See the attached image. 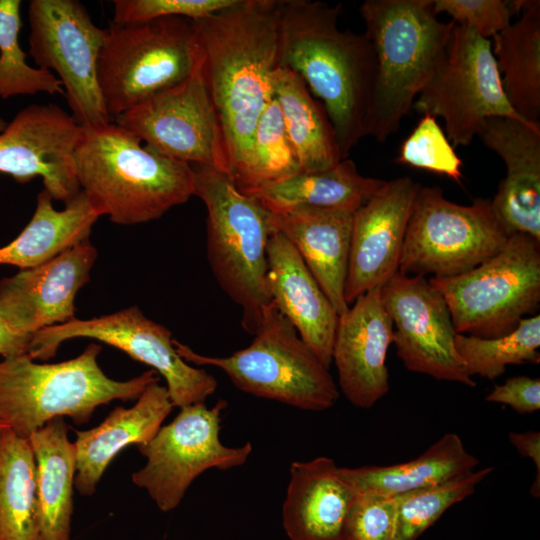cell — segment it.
I'll use <instances>...</instances> for the list:
<instances>
[{
    "label": "cell",
    "instance_id": "obj_1",
    "mask_svg": "<svg viewBox=\"0 0 540 540\" xmlns=\"http://www.w3.org/2000/svg\"><path fill=\"white\" fill-rule=\"evenodd\" d=\"M283 0H236L192 20L199 72L220 130L225 172L234 182L251 150L256 124L273 98Z\"/></svg>",
    "mask_w": 540,
    "mask_h": 540
},
{
    "label": "cell",
    "instance_id": "obj_2",
    "mask_svg": "<svg viewBox=\"0 0 540 540\" xmlns=\"http://www.w3.org/2000/svg\"><path fill=\"white\" fill-rule=\"evenodd\" d=\"M342 13V4L283 0L279 66L297 73L321 99L343 160L366 137L376 58L364 33L339 29Z\"/></svg>",
    "mask_w": 540,
    "mask_h": 540
},
{
    "label": "cell",
    "instance_id": "obj_3",
    "mask_svg": "<svg viewBox=\"0 0 540 540\" xmlns=\"http://www.w3.org/2000/svg\"><path fill=\"white\" fill-rule=\"evenodd\" d=\"M141 142L114 122L81 127L73 155L75 177L100 216L116 224L159 219L194 195L192 166Z\"/></svg>",
    "mask_w": 540,
    "mask_h": 540
},
{
    "label": "cell",
    "instance_id": "obj_4",
    "mask_svg": "<svg viewBox=\"0 0 540 540\" xmlns=\"http://www.w3.org/2000/svg\"><path fill=\"white\" fill-rule=\"evenodd\" d=\"M359 13L376 58L366 136L382 143L441 62L455 23L438 19L433 0H366Z\"/></svg>",
    "mask_w": 540,
    "mask_h": 540
},
{
    "label": "cell",
    "instance_id": "obj_5",
    "mask_svg": "<svg viewBox=\"0 0 540 540\" xmlns=\"http://www.w3.org/2000/svg\"><path fill=\"white\" fill-rule=\"evenodd\" d=\"M101 346L90 343L75 358L36 363L28 354L0 361V422L19 437L57 417L88 423L100 405L137 399L160 377L153 369L125 381L109 378L98 364Z\"/></svg>",
    "mask_w": 540,
    "mask_h": 540
},
{
    "label": "cell",
    "instance_id": "obj_6",
    "mask_svg": "<svg viewBox=\"0 0 540 540\" xmlns=\"http://www.w3.org/2000/svg\"><path fill=\"white\" fill-rule=\"evenodd\" d=\"M194 195L207 209V258L225 294L242 309L241 325L254 335L263 308L271 301L266 283L270 213L255 198L240 193L223 172L190 164Z\"/></svg>",
    "mask_w": 540,
    "mask_h": 540
},
{
    "label": "cell",
    "instance_id": "obj_7",
    "mask_svg": "<svg viewBox=\"0 0 540 540\" xmlns=\"http://www.w3.org/2000/svg\"><path fill=\"white\" fill-rule=\"evenodd\" d=\"M173 342L186 362L217 367L236 388L259 398L322 411L331 408L340 395L329 368L272 301L263 308L252 342L230 356H205L175 339Z\"/></svg>",
    "mask_w": 540,
    "mask_h": 540
},
{
    "label": "cell",
    "instance_id": "obj_8",
    "mask_svg": "<svg viewBox=\"0 0 540 540\" xmlns=\"http://www.w3.org/2000/svg\"><path fill=\"white\" fill-rule=\"evenodd\" d=\"M194 64L192 20L111 21L97 60V83L109 117L114 121L151 95L178 84Z\"/></svg>",
    "mask_w": 540,
    "mask_h": 540
},
{
    "label": "cell",
    "instance_id": "obj_9",
    "mask_svg": "<svg viewBox=\"0 0 540 540\" xmlns=\"http://www.w3.org/2000/svg\"><path fill=\"white\" fill-rule=\"evenodd\" d=\"M429 282L442 294L456 333L495 338L513 331L540 305V241L510 235L474 269Z\"/></svg>",
    "mask_w": 540,
    "mask_h": 540
},
{
    "label": "cell",
    "instance_id": "obj_10",
    "mask_svg": "<svg viewBox=\"0 0 540 540\" xmlns=\"http://www.w3.org/2000/svg\"><path fill=\"white\" fill-rule=\"evenodd\" d=\"M508 235L491 202L460 205L441 188L420 186L409 217L398 271L451 277L470 271L497 254Z\"/></svg>",
    "mask_w": 540,
    "mask_h": 540
},
{
    "label": "cell",
    "instance_id": "obj_11",
    "mask_svg": "<svg viewBox=\"0 0 540 540\" xmlns=\"http://www.w3.org/2000/svg\"><path fill=\"white\" fill-rule=\"evenodd\" d=\"M412 108L440 117L454 148L469 145L491 117L530 123L515 112L504 93L491 40L457 24L441 62Z\"/></svg>",
    "mask_w": 540,
    "mask_h": 540
},
{
    "label": "cell",
    "instance_id": "obj_12",
    "mask_svg": "<svg viewBox=\"0 0 540 540\" xmlns=\"http://www.w3.org/2000/svg\"><path fill=\"white\" fill-rule=\"evenodd\" d=\"M227 405L221 399L211 408L205 403L184 406L150 441L137 446L146 464L132 474V482L146 490L161 511L175 509L206 470H228L246 463L253 450L250 442L228 447L220 440Z\"/></svg>",
    "mask_w": 540,
    "mask_h": 540
},
{
    "label": "cell",
    "instance_id": "obj_13",
    "mask_svg": "<svg viewBox=\"0 0 540 540\" xmlns=\"http://www.w3.org/2000/svg\"><path fill=\"white\" fill-rule=\"evenodd\" d=\"M80 337L111 345L151 367L164 378L174 407L205 403L217 389L214 376L180 357L171 331L136 306L44 328L33 335L27 354L33 360H48L63 342Z\"/></svg>",
    "mask_w": 540,
    "mask_h": 540
},
{
    "label": "cell",
    "instance_id": "obj_14",
    "mask_svg": "<svg viewBox=\"0 0 540 540\" xmlns=\"http://www.w3.org/2000/svg\"><path fill=\"white\" fill-rule=\"evenodd\" d=\"M29 52L41 69L54 70L71 116L81 127L112 123L97 83V60L106 37L77 0H31Z\"/></svg>",
    "mask_w": 540,
    "mask_h": 540
},
{
    "label": "cell",
    "instance_id": "obj_15",
    "mask_svg": "<svg viewBox=\"0 0 540 540\" xmlns=\"http://www.w3.org/2000/svg\"><path fill=\"white\" fill-rule=\"evenodd\" d=\"M113 122L156 153L225 172L220 130L196 54L194 67L184 80L151 95Z\"/></svg>",
    "mask_w": 540,
    "mask_h": 540
},
{
    "label": "cell",
    "instance_id": "obj_16",
    "mask_svg": "<svg viewBox=\"0 0 540 540\" xmlns=\"http://www.w3.org/2000/svg\"><path fill=\"white\" fill-rule=\"evenodd\" d=\"M381 298L393 323L392 344L407 370L476 386L456 350L445 299L429 280L397 271L381 286Z\"/></svg>",
    "mask_w": 540,
    "mask_h": 540
},
{
    "label": "cell",
    "instance_id": "obj_17",
    "mask_svg": "<svg viewBox=\"0 0 540 540\" xmlns=\"http://www.w3.org/2000/svg\"><path fill=\"white\" fill-rule=\"evenodd\" d=\"M80 135L81 126L58 105H29L0 133V173L19 183L39 176L53 200L66 204L81 191L73 166Z\"/></svg>",
    "mask_w": 540,
    "mask_h": 540
},
{
    "label": "cell",
    "instance_id": "obj_18",
    "mask_svg": "<svg viewBox=\"0 0 540 540\" xmlns=\"http://www.w3.org/2000/svg\"><path fill=\"white\" fill-rule=\"evenodd\" d=\"M420 186L408 176L385 181L355 212L344 290L348 306L365 292L382 286L398 271Z\"/></svg>",
    "mask_w": 540,
    "mask_h": 540
},
{
    "label": "cell",
    "instance_id": "obj_19",
    "mask_svg": "<svg viewBox=\"0 0 540 540\" xmlns=\"http://www.w3.org/2000/svg\"><path fill=\"white\" fill-rule=\"evenodd\" d=\"M97 250L86 240L34 268L0 281V310L20 331H38L75 319V299L89 281Z\"/></svg>",
    "mask_w": 540,
    "mask_h": 540
},
{
    "label": "cell",
    "instance_id": "obj_20",
    "mask_svg": "<svg viewBox=\"0 0 540 540\" xmlns=\"http://www.w3.org/2000/svg\"><path fill=\"white\" fill-rule=\"evenodd\" d=\"M339 316L332 361L345 398L368 409L389 391L386 358L393 343V323L386 311L381 286L360 295Z\"/></svg>",
    "mask_w": 540,
    "mask_h": 540
},
{
    "label": "cell",
    "instance_id": "obj_21",
    "mask_svg": "<svg viewBox=\"0 0 540 540\" xmlns=\"http://www.w3.org/2000/svg\"><path fill=\"white\" fill-rule=\"evenodd\" d=\"M477 137L506 167L490 201L501 227L508 236L527 234L540 241V125L491 117Z\"/></svg>",
    "mask_w": 540,
    "mask_h": 540
},
{
    "label": "cell",
    "instance_id": "obj_22",
    "mask_svg": "<svg viewBox=\"0 0 540 540\" xmlns=\"http://www.w3.org/2000/svg\"><path fill=\"white\" fill-rule=\"evenodd\" d=\"M267 290L279 312L329 368L338 314L293 244L271 228L267 242Z\"/></svg>",
    "mask_w": 540,
    "mask_h": 540
},
{
    "label": "cell",
    "instance_id": "obj_23",
    "mask_svg": "<svg viewBox=\"0 0 540 540\" xmlns=\"http://www.w3.org/2000/svg\"><path fill=\"white\" fill-rule=\"evenodd\" d=\"M357 491L326 456L294 461L282 507L291 540H346L347 518Z\"/></svg>",
    "mask_w": 540,
    "mask_h": 540
},
{
    "label": "cell",
    "instance_id": "obj_24",
    "mask_svg": "<svg viewBox=\"0 0 540 540\" xmlns=\"http://www.w3.org/2000/svg\"><path fill=\"white\" fill-rule=\"evenodd\" d=\"M270 213V225L296 248L338 316L349 308L344 290L355 212L296 206Z\"/></svg>",
    "mask_w": 540,
    "mask_h": 540
},
{
    "label": "cell",
    "instance_id": "obj_25",
    "mask_svg": "<svg viewBox=\"0 0 540 540\" xmlns=\"http://www.w3.org/2000/svg\"><path fill=\"white\" fill-rule=\"evenodd\" d=\"M168 390L159 382L148 385L130 408L118 406L96 427L75 431L74 487L92 496L113 458L124 448L150 441L173 409Z\"/></svg>",
    "mask_w": 540,
    "mask_h": 540
},
{
    "label": "cell",
    "instance_id": "obj_26",
    "mask_svg": "<svg viewBox=\"0 0 540 540\" xmlns=\"http://www.w3.org/2000/svg\"><path fill=\"white\" fill-rule=\"evenodd\" d=\"M64 417L47 422L28 438L36 462L42 540H71L76 449Z\"/></svg>",
    "mask_w": 540,
    "mask_h": 540
},
{
    "label": "cell",
    "instance_id": "obj_27",
    "mask_svg": "<svg viewBox=\"0 0 540 540\" xmlns=\"http://www.w3.org/2000/svg\"><path fill=\"white\" fill-rule=\"evenodd\" d=\"M52 200L43 188L29 223L12 242L0 248V265L20 270L34 268L89 240L100 214L86 195L80 191L62 210L55 209Z\"/></svg>",
    "mask_w": 540,
    "mask_h": 540
},
{
    "label": "cell",
    "instance_id": "obj_28",
    "mask_svg": "<svg viewBox=\"0 0 540 540\" xmlns=\"http://www.w3.org/2000/svg\"><path fill=\"white\" fill-rule=\"evenodd\" d=\"M478 464L459 435L449 432L413 460L387 466L341 467V472L357 493L399 496L466 476Z\"/></svg>",
    "mask_w": 540,
    "mask_h": 540
},
{
    "label": "cell",
    "instance_id": "obj_29",
    "mask_svg": "<svg viewBox=\"0 0 540 540\" xmlns=\"http://www.w3.org/2000/svg\"><path fill=\"white\" fill-rule=\"evenodd\" d=\"M514 2L520 17L491 39L492 53L510 105L540 125V1Z\"/></svg>",
    "mask_w": 540,
    "mask_h": 540
},
{
    "label": "cell",
    "instance_id": "obj_30",
    "mask_svg": "<svg viewBox=\"0 0 540 540\" xmlns=\"http://www.w3.org/2000/svg\"><path fill=\"white\" fill-rule=\"evenodd\" d=\"M277 101L302 172L330 169L341 160L336 134L327 112L294 71L279 66L273 75Z\"/></svg>",
    "mask_w": 540,
    "mask_h": 540
},
{
    "label": "cell",
    "instance_id": "obj_31",
    "mask_svg": "<svg viewBox=\"0 0 540 540\" xmlns=\"http://www.w3.org/2000/svg\"><path fill=\"white\" fill-rule=\"evenodd\" d=\"M385 183L361 175L355 163L341 160L317 172H300L250 195L269 212L296 206L342 209L356 212Z\"/></svg>",
    "mask_w": 540,
    "mask_h": 540
},
{
    "label": "cell",
    "instance_id": "obj_32",
    "mask_svg": "<svg viewBox=\"0 0 540 540\" xmlns=\"http://www.w3.org/2000/svg\"><path fill=\"white\" fill-rule=\"evenodd\" d=\"M0 540H42L34 453L10 428L0 438Z\"/></svg>",
    "mask_w": 540,
    "mask_h": 540
},
{
    "label": "cell",
    "instance_id": "obj_33",
    "mask_svg": "<svg viewBox=\"0 0 540 540\" xmlns=\"http://www.w3.org/2000/svg\"><path fill=\"white\" fill-rule=\"evenodd\" d=\"M300 172L297 154L273 96L256 124L246 165L232 183L240 193L250 196Z\"/></svg>",
    "mask_w": 540,
    "mask_h": 540
},
{
    "label": "cell",
    "instance_id": "obj_34",
    "mask_svg": "<svg viewBox=\"0 0 540 540\" xmlns=\"http://www.w3.org/2000/svg\"><path fill=\"white\" fill-rule=\"evenodd\" d=\"M455 347L467 374L494 380L502 376L508 365L540 362V315L525 317L510 333L481 338L455 335Z\"/></svg>",
    "mask_w": 540,
    "mask_h": 540
},
{
    "label": "cell",
    "instance_id": "obj_35",
    "mask_svg": "<svg viewBox=\"0 0 540 540\" xmlns=\"http://www.w3.org/2000/svg\"><path fill=\"white\" fill-rule=\"evenodd\" d=\"M21 1L0 0V97L56 93L64 95L61 81L51 71L26 63L19 44Z\"/></svg>",
    "mask_w": 540,
    "mask_h": 540
},
{
    "label": "cell",
    "instance_id": "obj_36",
    "mask_svg": "<svg viewBox=\"0 0 540 540\" xmlns=\"http://www.w3.org/2000/svg\"><path fill=\"white\" fill-rule=\"evenodd\" d=\"M492 470H474L461 478L399 495L394 540H417L447 509L472 495Z\"/></svg>",
    "mask_w": 540,
    "mask_h": 540
},
{
    "label": "cell",
    "instance_id": "obj_37",
    "mask_svg": "<svg viewBox=\"0 0 540 540\" xmlns=\"http://www.w3.org/2000/svg\"><path fill=\"white\" fill-rule=\"evenodd\" d=\"M397 162L445 175L457 183L462 178V161L436 118L423 115L402 143Z\"/></svg>",
    "mask_w": 540,
    "mask_h": 540
},
{
    "label": "cell",
    "instance_id": "obj_38",
    "mask_svg": "<svg viewBox=\"0 0 540 540\" xmlns=\"http://www.w3.org/2000/svg\"><path fill=\"white\" fill-rule=\"evenodd\" d=\"M236 0H115L113 19L119 24H138L166 17L198 20L209 17Z\"/></svg>",
    "mask_w": 540,
    "mask_h": 540
},
{
    "label": "cell",
    "instance_id": "obj_39",
    "mask_svg": "<svg viewBox=\"0 0 540 540\" xmlns=\"http://www.w3.org/2000/svg\"><path fill=\"white\" fill-rule=\"evenodd\" d=\"M399 496L357 493L346 524V540H394Z\"/></svg>",
    "mask_w": 540,
    "mask_h": 540
},
{
    "label": "cell",
    "instance_id": "obj_40",
    "mask_svg": "<svg viewBox=\"0 0 540 540\" xmlns=\"http://www.w3.org/2000/svg\"><path fill=\"white\" fill-rule=\"evenodd\" d=\"M433 10L437 16L445 13L455 24L489 40L506 29L518 13L514 0H433Z\"/></svg>",
    "mask_w": 540,
    "mask_h": 540
},
{
    "label": "cell",
    "instance_id": "obj_41",
    "mask_svg": "<svg viewBox=\"0 0 540 540\" xmlns=\"http://www.w3.org/2000/svg\"><path fill=\"white\" fill-rule=\"evenodd\" d=\"M486 401L509 406L519 414H529L540 409V379L520 375L495 385Z\"/></svg>",
    "mask_w": 540,
    "mask_h": 540
},
{
    "label": "cell",
    "instance_id": "obj_42",
    "mask_svg": "<svg viewBox=\"0 0 540 540\" xmlns=\"http://www.w3.org/2000/svg\"><path fill=\"white\" fill-rule=\"evenodd\" d=\"M510 443L514 446L517 452L523 456L530 458L536 469L534 482L531 486V494L535 498L540 496V432L539 431H524L508 434Z\"/></svg>",
    "mask_w": 540,
    "mask_h": 540
},
{
    "label": "cell",
    "instance_id": "obj_43",
    "mask_svg": "<svg viewBox=\"0 0 540 540\" xmlns=\"http://www.w3.org/2000/svg\"><path fill=\"white\" fill-rule=\"evenodd\" d=\"M32 337L18 330L0 311V355L3 358L27 354Z\"/></svg>",
    "mask_w": 540,
    "mask_h": 540
},
{
    "label": "cell",
    "instance_id": "obj_44",
    "mask_svg": "<svg viewBox=\"0 0 540 540\" xmlns=\"http://www.w3.org/2000/svg\"><path fill=\"white\" fill-rule=\"evenodd\" d=\"M6 126V121L0 117V133L6 128Z\"/></svg>",
    "mask_w": 540,
    "mask_h": 540
},
{
    "label": "cell",
    "instance_id": "obj_45",
    "mask_svg": "<svg viewBox=\"0 0 540 540\" xmlns=\"http://www.w3.org/2000/svg\"><path fill=\"white\" fill-rule=\"evenodd\" d=\"M9 427L0 422V438Z\"/></svg>",
    "mask_w": 540,
    "mask_h": 540
}]
</instances>
